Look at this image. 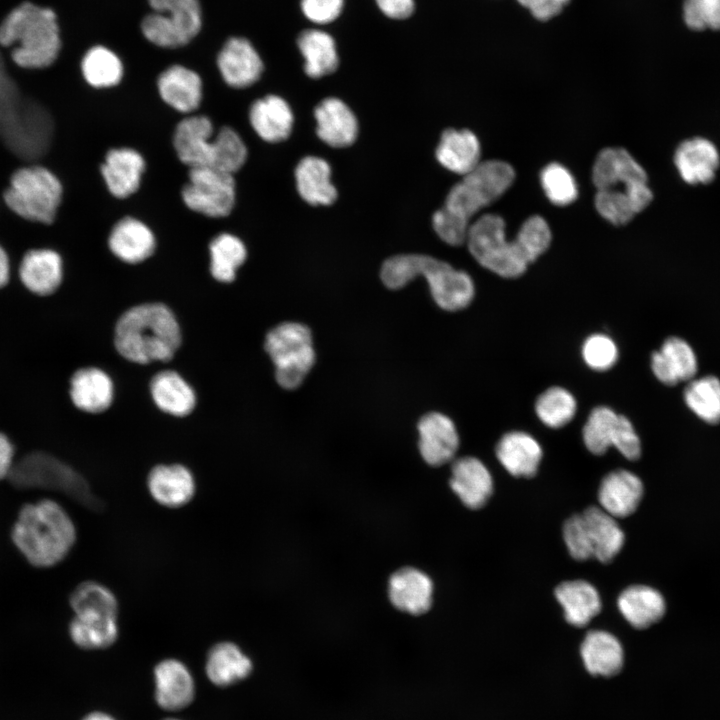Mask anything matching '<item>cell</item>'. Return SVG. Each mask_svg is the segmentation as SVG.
Here are the masks:
<instances>
[{
    "mask_svg": "<svg viewBox=\"0 0 720 720\" xmlns=\"http://www.w3.org/2000/svg\"><path fill=\"white\" fill-rule=\"evenodd\" d=\"M12 540L32 565L50 567L69 553L76 530L66 511L57 502L45 499L22 507Z\"/></svg>",
    "mask_w": 720,
    "mask_h": 720,
    "instance_id": "277c9868",
    "label": "cell"
},
{
    "mask_svg": "<svg viewBox=\"0 0 720 720\" xmlns=\"http://www.w3.org/2000/svg\"><path fill=\"white\" fill-rule=\"evenodd\" d=\"M247 148L241 136L230 127H222L213 139L211 168L234 174L246 162Z\"/></svg>",
    "mask_w": 720,
    "mask_h": 720,
    "instance_id": "7dc6e473",
    "label": "cell"
},
{
    "mask_svg": "<svg viewBox=\"0 0 720 720\" xmlns=\"http://www.w3.org/2000/svg\"><path fill=\"white\" fill-rule=\"evenodd\" d=\"M688 408L708 424L720 422V380L712 375L692 379L684 389Z\"/></svg>",
    "mask_w": 720,
    "mask_h": 720,
    "instance_id": "f6af8a7d",
    "label": "cell"
},
{
    "mask_svg": "<svg viewBox=\"0 0 720 720\" xmlns=\"http://www.w3.org/2000/svg\"><path fill=\"white\" fill-rule=\"evenodd\" d=\"M641 479L627 470H614L601 481L598 501L601 508L614 518H623L635 512L643 497Z\"/></svg>",
    "mask_w": 720,
    "mask_h": 720,
    "instance_id": "484cf974",
    "label": "cell"
},
{
    "mask_svg": "<svg viewBox=\"0 0 720 720\" xmlns=\"http://www.w3.org/2000/svg\"><path fill=\"white\" fill-rule=\"evenodd\" d=\"M153 13L144 17L141 30L148 41L163 48L189 43L200 31L199 0H148Z\"/></svg>",
    "mask_w": 720,
    "mask_h": 720,
    "instance_id": "7c38bea8",
    "label": "cell"
},
{
    "mask_svg": "<svg viewBox=\"0 0 720 720\" xmlns=\"http://www.w3.org/2000/svg\"><path fill=\"white\" fill-rule=\"evenodd\" d=\"M213 124L207 116L194 115L181 120L173 135L179 160L189 168L209 167L213 151Z\"/></svg>",
    "mask_w": 720,
    "mask_h": 720,
    "instance_id": "e0dca14e",
    "label": "cell"
},
{
    "mask_svg": "<svg viewBox=\"0 0 720 720\" xmlns=\"http://www.w3.org/2000/svg\"><path fill=\"white\" fill-rule=\"evenodd\" d=\"M538 20L546 21L558 15L569 0H517Z\"/></svg>",
    "mask_w": 720,
    "mask_h": 720,
    "instance_id": "db71d44e",
    "label": "cell"
},
{
    "mask_svg": "<svg viewBox=\"0 0 720 720\" xmlns=\"http://www.w3.org/2000/svg\"><path fill=\"white\" fill-rule=\"evenodd\" d=\"M435 156L443 167L464 176L480 164V143L468 129L448 128L441 134Z\"/></svg>",
    "mask_w": 720,
    "mask_h": 720,
    "instance_id": "836d02e7",
    "label": "cell"
},
{
    "mask_svg": "<svg viewBox=\"0 0 720 720\" xmlns=\"http://www.w3.org/2000/svg\"><path fill=\"white\" fill-rule=\"evenodd\" d=\"M150 393L156 406L165 413L183 417L190 414L196 404L193 388L175 371L165 370L153 376Z\"/></svg>",
    "mask_w": 720,
    "mask_h": 720,
    "instance_id": "d590c367",
    "label": "cell"
},
{
    "mask_svg": "<svg viewBox=\"0 0 720 720\" xmlns=\"http://www.w3.org/2000/svg\"><path fill=\"white\" fill-rule=\"evenodd\" d=\"M516 237L520 241L530 263L543 254L551 243L548 223L539 215L529 217L519 229Z\"/></svg>",
    "mask_w": 720,
    "mask_h": 720,
    "instance_id": "f907efd6",
    "label": "cell"
},
{
    "mask_svg": "<svg viewBox=\"0 0 720 720\" xmlns=\"http://www.w3.org/2000/svg\"><path fill=\"white\" fill-rule=\"evenodd\" d=\"M10 277L9 256L5 249L0 245V288L4 287Z\"/></svg>",
    "mask_w": 720,
    "mask_h": 720,
    "instance_id": "6f0895ef",
    "label": "cell"
},
{
    "mask_svg": "<svg viewBox=\"0 0 720 720\" xmlns=\"http://www.w3.org/2000/svg\"><path fill=\"white\" fill-rule=\"evenodd\" d=\"M100 170L109 192L116 198L124 199L138 190L145 160L134 149L113 148L107 152Z\"/></svg>",
    "mask_w": 720,
    "mask_h": 720,
    "instance_id": "603a6c76",
    "label": "cell"
},
{
    "mask_svg": "<svg viewBox=\"0 0 720 720\" xmlns=\"http://www.w3.org/2000/svg\"><path fill=\"white\" fill-rule=\"evenodd\" d=\"M343 3L344 0H301V9L310 21L326 24L339 16Z\"/></svg>",
    "mask_w": 720,
    "mask_h": 720,
    "instance_id": "f5cc1de1",
    "label": "cell"
},
{
    "mask_svg": "<svg viewBox=\"0 0 720 720\" xmlns=\"http://www.w3.org/2000/svg\"><path fill=\"white\" fill-rule=\"evenodd\" d=\"M114 345L122 357L134 363L166 362L181 345L180 326L172 310L163 303L136 305L119 317Z\"/></svg>",
    "mask_w": 720,
    "mask_h": 720,
    "instance_id": "3957f363",
    "label": "cell"
},
{
    "mask_svg": "<svg viewBox=\"0 0 720 720\" xmlns=\"http://www.w3.org/2000/svg\"><path fill=\"white\" fill-rule=\"evenodd\" d=\"M2 198L6 207L20 219L51 225L63 199V185L45 166H23L10 174Z\"/></svg>",
    "mask_w": 720,
    "mask_h": 720,
    "instance_id": "52a82bcc",
    "label": "cell"
},
{
    "mask_svg": "<svg viewBox=\"0 0 720 720\" xmlns=\"http://www.w3.org/2000/svg\"><path fill=\"white\" fill-rule=\"evenodd\" d=\"M580 656L587 672L604 678L619 674L624 666V650L620 641L611 633L593 630L586 634Z\"/></svg>",
    "mask_w": 720,
    "mask_h": 720,
    "instance_id": "f1b7e54d",
    "label": "cell"
},
{
    "mask_svg": "<svg viewBox=\"0 0 720 720\" xmlns=\"http://www.w3.org/2000/svg\"><path fill=\"white\" fill-rule=\"evenodd\" d=\"M210 273L222 283H230L236 277L237 269L245 262L247 250L238 237L221 233L209 244Z\"/></svg>",
    "mask_w": 720,
    "mask_h": 720,
    "instance_id": "b9f144b4",
    "label": "cell"
},
{
    "mask_svg": "<svg viewBox=\"0 0 720 720\" xmlns=\"http://www.w3.org/2000/svg\"><path fill=\"white\" fill-rule=\"evenodd\" d=\"M582 438L586 448L595 455H603L610 447H615L631 461L641 455L640 438L631 421L608 406L591 410L583 426Z\"/></svg>",
    "mask_w": 720,
    "mask_h": 720,
    "instance_id": "5bb4252c",
    "label": "cell"
},
{
    "mask_svg": "<svg viewBox=\"0 0 720 720\" xmlns=\"http://www.w3.org/2000/svg\"><path fill=\"white\" fill-rule=\"evenodd\" d=\"M249 121L261 139L277 143L289 137L294 116L289 104L283 98L267 95L253 102L249 110Z\"/></svg>",
    "mask_w": 720,
    "mask_h": 720,
    "instance_id": "1f68e13d",
    "label": "cell"
},
{
    "mask_svg": "<svg viewBox=\"0 0 720 720\" xmlns=\"http://www.w3.org/2000/svg\"><path fill=\"white\" fill-rule=\"evenodd\" d=\"M14 448L6 435L0 433V480L7 478L13 466Z\"/></svg>",
    "mask_w": 720,
    "mask_h": 720,
    "instance_id": "9f6ffc18",
    "label": "cell"
},
{
    "mask_svg": "<svg viewBox=\"0 0 720 720\" xmlns=\"http://www.w3.org/2000/svg\"><path fill=\"white\" fill-rule=\"evenodd\" d=\"M541 184L548 199L557 206L574 202L578 195L576 181L570 171L559 163H550L543 168Z\"/></svg>",
    "mask_w": 720,
    "mask_h": 720,
    "instance_id": "c3c4849f",
    "label": "cell"
},
{
    "mask_svg": "<svg viewBox=\"0 0 720 720\" xmlns=\"http://www.w3.org/2000/svg\"><path fill=\"white\" fill-rule=\"evenodd\" d=\"M155 699L166 710H179L191 703L194 697V680L185 664L176 659H165L154 669Z\"/></svg>",
    "mask_w": 720,
    "mask_h": 720,
    "instance_id": "4316f807",
    "label": "cell"
},
{
    "mask_svg": "<svg viewBox=\"0 0 720 720\" xmlns=\"http://www.w3.org/2000/svg\"><path fill=\"white\" fill-rule=\"evenodd\" d=\"M555 596L563 607L566 621L575 627L586 626L601 610L597 590L583 580L561 583L555 590Z\"/></svg>",
    "mask_w": 720,
    "mask_h": 720,
    "instance_id": "f35d334b",
    "label": "cell"
},
{
    "mask_svg": "<svg viewBox=\"0 0 720 720\" xmlns=\"http://www.w3.org/2000/svg\"><path fill=\"white\" fill-rule=\"evenodd\" d=\"M117 617L74 615L69 633L73 642L84 649H103L118 638Z\"/></svg>",
    "mask_w": 720,
    "mask_h": 720,
    "instance_id": "60d3db41",
    "label": "cell"
},
{
    "mask_svg": "<svg viewBox=\"0 0 720 720\" xmlns=\"http://www.w3.org/2000/svg\"><path fill=\"white\" fill-rule=\"evenodd\" d=\"M316 134L327 145L343 148L354 143L358 136V122L353 111L334 97L322 100L314 110Z\"/></svg>",
    "mask_w": 720,
    "mask_h": 720,
    "instance_id": "44dd1931",
    "label": "cell"
},
{
    "mask_svg": "<svg viewBox=\"0 0 720 720\" xmlns=\"http://www.w3.org/2000/svg\"><path fill=\"white\" fill-rule=\"evenodd\" d=\"M81 70L85 81L95 88L115 86L123 76L121 60L104 46H94L86 52Z\"/></svg>",
    "mask_w": 720,
    "mask_h": 720,
    "instance_id": "7bdbcfd3",
    "label": "cell"
},
{
    "mask_svg": "<svg viewBox=\"0 0 720 720\" xmlns=\"http://www.w3.org/2000/svg\"><path fill=\"white\" fill-rule=\"evenodd\" d=\"M514 178L513 167L504 161L480 162L450 189L443 206L433 214L437 235L449 245H462L471 218L503 195Z\"/></svg>",
    "mask_w": 720,
    "mask_h": 720,
    "instance_id": "6da1fadb",
    "label": "cell"
},
{
    "mask_svg": "<svg viewBox=\"0 0 720 720\" xmlns=\"http://www.w3.org/2000/svg\"><path fill=\"white\" fill-rule=\"evenodd\" d=\"M217 66L223 80L237 89L253 85L263 72L259 54L242 37H231L225 42L218 54Z\"/></svg>",
    "mask_w": 720,
    "mask_h": 720,
    "instance_id": "2e32d148",
    "label": "cell"
},
{
    "mask_svg": "<svg viewBox=\"0 0 720 720\" xmlns=\"http://www.w3.org/2000/svg\"><path fill=\"white\" fill-rule=\"evenodd\" d=\"M182 200L192 211L211 218L228 216L235 203V180L232 174L211 168H189L188 182Z\"/></svg>",
    "mask_w": 720,
    "mask_h": 720,
    "instance_id": "4fadbf2b",
    "label": "cell"
},
{
    "mask_svg": "<svg viewBox=\"0 0 720 720\" xmlns=\"http://www.w3.org/2000/svg\"><path fill=\"white\" fill-rule=\"evenodd\" d=\"M597 189L595 207L614 225H624L652 201L648 177L643 167L624 148L601 150L592 170Z\"/></svg>",
    "mask_w": 720,
    "mask_h": 720,
    "instance_id": "7a4b0ae2",
    "label": "cell"
},
{
    "mask_svg": "<svg viewBox=\"0 0 720 720\" xmlns=\"http://www.w3.org/2000/svg\"><path fill=\"white\" fill-rule=\"evenodd\" d=\"M618 608L630 625L645 629L664 616L666 605L663 596L654 588L633 585L620 594Z\"/></svg>",
    "mask_w": 720,
    "mask_h": 720,
    "instance_id": "8d00e7d4",
    "label": "cell"
},
{
    "mask_svg": "<svg viewBox=\"0 0 720 720\" xmlns=\"http://www.w3.org/2000/svg\"><path fill=\"white\" fill-rule=\"evenodd\" d=\"M264 348L275 366V379L284 389H295L315 363L310 329L298 322H283L266 335Z\"/></svg>",
    "mask_w": 720,
    "mask_h": 720,
    "instance_id": "8fae6325",
    "label": "cell"
},
{
    "mask_svg": "<svg viewBox=\"0 0 720 720\" xmlns=\"http://www.w3.org/2000/svg\"><path fill=\"white\" fill-rule=\"evenodd\" d=\"M206 674L217 686H229L250 675L251 659L236 644L228 641L215 644L208 652Z\"/></svg>",
    "mask_w": 720,
    "mask_h": 720,
    "instance_id": "74e56055",
    "label": "cell"
},
{
    "mask_svg": "<svg viewBox=\"0 0 720 720\" xmlns=\"http://www.w3.org/2000/svg\"><path fill=\"white\" fill-rule=\"evenodd\" d=\"M147 489L158 504L179 508L193 499L196 482L192 472L184 465L159 464L147 476Z\"/></svg>",
    "mask_w": 720,
    "mask_h": 720,
    "instance_id": "ac0fdd59",
    "label": "cell"
},
{
    "mask_svg": "<svg viewBox=\"0 0 720 720\" xmlns=\"http://www.w3.org/2000/svg\"><path fill=\"white\" fill-rule=\"evenodd\" d=\"M388 595L398 610L421 615L432 605L433 583L424 572L413 567H404L391 575Z\"/></svg>",
    "mask_w": 720,
    "mask_h": 720,
    "instance_id": "ffe728a7",
    "label": "cell"
},
{
    "mask_svg": "<svg viewBox=\"0 0 720 720\" xmlns=\"http://www.w3.org/2000/svg\"><path fill=\"white\" fill-rule=\"evenodd\" d=\"M683 18L692 30H720V0H685Z\"/></svg>",
    "mask_w": 720,
    "mask_h": 720,
    "instance_id": "816d5d0a",
    "label": "cell"
},
{
    "mask_svg": "<svg viewBox=\"0 0 720 720\" xmlns=\"http://www.w3.org/2000/svg\"><path fill=\"white\" fill-rule=\"evenodd\" d=\"M0 46L12 47L11 58L23 69L49 67L61 49L56 14L31 2L21 3L0 24Z\"/></svg>",
    "mask_w": 720,
    "mask_h": 720,
    "instance_id": "5b68a950",
    "label": "cell"
},
{
    "mask_svg": "<svg viewBox=\"0 0 720 720\" xmlns=\"http://www.w3.org/2000/svg\"><path fill=\"white\" fill-rule=\"evenodd\" d=\"M22 284L32 293L45 296L55 292L63 279L60 254L49 248L28 250L19 265Z\"/></svg>",
    "mask_w": 720,
    "mask_h": 720,
    "instance_id": "cb8c5ba5",
    "label": "cell"
},
{
    "mask_svg": "<svg viewBox=\"0 0 720 720\" xmlns=\"http://www.w3.org/2000/svg\"><path fill=\"white\" fill-rule=\"evenodd\" d=\"M534 408L537 417L544 425L558 429L574 418L577 401L569 390L552 386L537 397Z\"/></svg>",
    "mask_w": 720,
    "mask_h": 720,
    "instance_id": "bcb514c9",
    "label": "cell"
},
{
    "mask_svg": "<svg viewBox=\"0 0 720 720\" xmlns=\"http://www.w3.org/2000/svg\"><path fill=\"white\" fill-rule=\"evenodd\" d=\"M108 246L118 259L137 264L153 254L156 241L146 224L133 217H125L113 226Z\"/></svg>",
    "mask_w": 720,
    "mask_h": 720,
    "instance_id": "f546056e",
    "label": "cell"
},
{
    "mask_svg": "<svg viewBox=\"0 0 720 720\" xmlns=\"http://www.w3.org/2000/svg\"><path fill=\"white\" fill-rule=\"evenodd\" d=\"M7 478L16 488L57 491L90 510L103 508V503L91 492L80 473L43 451L31 452L13 463Z\"/></svg>",
    "mask_w": 720,
    "mask_h": 720,
    "instance_id": "ba28073f",
    "label": "cell"
},
{
    "mask_svg": "<svg viewBox=\"0 0 720 720\" xmlns=\"http://www.w3.org/2000/svg\"><path fill=\"white\" fill-rule=\"evenodd\" d=\"M298 48L305 59L304 70L311 78L333 73L338 66V54L333 38L324 31L308 29L297 38Z\"/></svg>",
    "mask_w": 720,
    "mask_h": 720,
    "instance_id": "ab89813d",
    "label": "cell"
},
{
    "mask_svg": "<svg viewBox=\"0 0 720 720\" xmlns=\"http://www.w3.org/2000/svg\"><path fill=\"white\" fill-rule=\"evenodd\" d=\"M697 358L692 347L682 338H667L651 355L654 376L665 385L690 381L697 373Z\"/></svg>",
    "mask_w": 720,
    "mask_h": 720,
    "instance_id": "d4e9b609",
    "label": "cell"
},
{
    "mask_svg": "<svg viewBox=\"0 0 720 720\" xmlns=\"http://www.w3.org/2000/svg\"><path fill=\"white\" fill-rule=\"evenodd\" d=\"M82 720H115L110 715L103 713V712H93L88 714L85 718Z\"/></svg>",
    "mask_w": 720,
    "mask_h": 720,
    "instance_id": "680465c9",
    "label": "cell"
},
{
    "mask_svg": "<svg viewBox=\"0 0 720 720\" xmlns=\"http://www.w3.org/2000/svg\"><path fill=\"white\" fill-rule=\"evenodd\" d=\"M465 242L482 267L501 277L517 278L530 264L518 238H506L505 222L497 214H485L470 224Z\"/></svg>",
    "mask_w": 720,
    "mask_h": 720,
    "instance_id": "9c48e42d",
    "label": "cell"
},
{
    "mask_svg": "<svg viewBox=\"0 0 720 720\" xmlns=\"http://www.w3.org/2000/svg\"><path fill=\"white\" fill-rule=\"evenodd\" d=\"M295 180L299 195L310 205H330L337 198L331 167L320 157L302 158L295 168Z\"/></svg>",
    "mask_w": 720,
    "mask_h": 720,
    "instance_id": "e575fe53",
    "label": "cell"
},
{
    "mask_svg": "<svg viewBox=\"0 0 720 720\" xmlns=\"http://www.w3.org/2000/svg\"><path fill=\"white\" fill-rule=\"evenodd\" d=\"M380 10L389 18L405 19L414 11L413 0H376Z\"/></svg>",
    "mask_w": 720,
    "mask_h": 720,
    "instance_id": "11a10c76",
    "label": "cell"
},
{
    "mask_svg": "<svg viewBox=\"0 0 720 720\" xmlns=\"http://www.w3.org/2000/svg\"><path fill=\"white\" fill-rule=\"evenodd\" d=\"M496 456L501 465L515 477H533L542 459L538 441L524 431H509L496 444Z\"/></svg>",
    "mask_w": 720,
    "mask_h": 720,
    "instance_id": "83f0119b",
    "label": "cell"
},
{
    "mask_svg": "<svg viewBox=\"0 0 720 720\" xmlns=\"http://www.w3.org/2000/svg\"><path fill=\"white\" fill-rule=\"evenodd\" d=\"M0 130H1V128H0Z\"/></svg>",
    "mask_w": 720,
    "mask_h": 720,
    "instance_id": "94428289",
    "label": "cell"
},
{
    "mask_svg": "<svg viewBox=\"0 0 720 720\" xmlns=\"http://www.w3.org/2000/svg\"><path fill=\"white\" fill-rule=\"evenodd\" d=\"M69 601L74 615L118 616L116 596L108 587L95 581L79 584Z\"/></svg>",
    "mask_w": 720,
    "mask_h": 720,
    "instance_id": "ee69618b",
    "label": "cell"
},
{
    "mask_svg": "<svg viewBox=\"0 0 720 720\" xmlns=\"http://www.w3.org/2000/svg\"><path fill=\"white\" fill-rule=\"evenodd\" d=\"M418 276L426 279L434 301L443 310H462L474 298V282L467 272L428 255H395L385 260L380 270L389 289H400Z\"/></svg>",
    "mask_w": 720,
    "mask_h": 720,
    "instance_id": "8992f818",
    "label": "cell"
},
{
    "mask_svg": "<svg viewBox=\"0 0 720 720\" xmlns=\"http://www.w3.org/2000/svg\"><path fill=\"white\" fill-rule=\"evenodd\" d=\"M674 164L686 183L708 184L716 176L720 166V155L710 140L693 137L678 145L674 154Z\"/></svg>",
    "mask_w": 720,
    "mask_h": 720,
    "instance_id": "d6986e66",
    "label": "cell"
},
{
    "mask_svg": "<svg viewBox=\"0 0 720 720\" xmlns=\"http://www.w3.org/2000/svg\"><path fill=\"white\" fill-rule=\"evenodd\" d=\"M166 720H179V719H166Z\"/></svg>",
    "mask_w": 720,
    "mask_h": 720,
    "instance_id": "91938a15",
    "label": "cell"
},
{
    "mask_svg": "<svg viewBox=\"0 0 720 720\" xmlns=\"http://www.w3.org/2000/svg\"><path fill=\"white\" fill-rule=\"evenodd\" d=\"M157 87L164 102L181 113L193 112L201 103V78L182 65L165 69L158 78Z\"/></svg>",
    "mask_w": 720,
    "mask_h": 720,
    "instance_id": "4dcf8cb0",
    "label": "cell"
},
{
    "mask_svg": "<svg viewBox=\"0 0 720 720\" xmlns=\"http://www.w3.org/2000/svg\"><path fill=\"white\" fill-rule=\"evenodd\" d=\"M581 354L589 368L596 371H606L616 364L619 351L611 337L606 334L595 333L584 340Z\"/></svg>",
    "mask_w": 720,
    "mask_h": 720,
    "instance_id": "681fc988",
    "label": "cell"
},
{
    "mask_svg": "<svg viewBox=\"0 0 720 720\" xmlns=\"http://www.w3.org/2000/svg\"><path fill=\"white\" fill-rule=\"evenodd\" d=\"M563 538L575 560L595 558L603 563L611 562L625 541L624 533L615 518L602 508L594 506L566 520Z\"/></svg>",
    "mask_w": 720,
    "mask_h": 720,
    "instance_id": "30bf717a",
    "label": "cell"
},
{
    "mask_svg": "<svg viewBox=\"0 0 720 720\" xmlns=\"http://www.w3.org/2000/svg\"><path fill=\"white\" fill-rule=\"evenodd\" d=\"M419 451L431 466H441L455 457L459 435L452 419L440 412H430L418 422Z\"/></svg>",
    "mask_w": 720,
    "mask_h": 720,
    "instance_id": "9a60e30c",
    "label": "cell"
},
{
    "mask_svg": "<svg viewBox=\"0 0 720 720\" xmlns=\"http://www.w3.org/2000/svg\"><path fill=\"white\" fill-rule=\"evenodd\" d=\"M449 483L461 502L470 509L484 506L493 490L489 470L473 456H465L453 461Z\"/></svg>",
    "mask_w": 720,
    "mask_h": 720,
    "instance_id": "7402d4cb",
    "label": "cell"
},
{
    "mask_svg": "<svg viewBox=\"0 0 720 720\" xmlns=\"http://www.w3.org/2000/svg\"><path fill=\"white\" fill-rule=\"evenodd\" d=\"M114 387L109 375L96 367L77 370L70 380V396L73 404L89 413L108 409L113 401Z\"/></svg>",
    "mask_w": 720,
    "mask_h": 720,
    "instance_id": "d6a6232c",
    "label": "cell"
}]
</instances>
